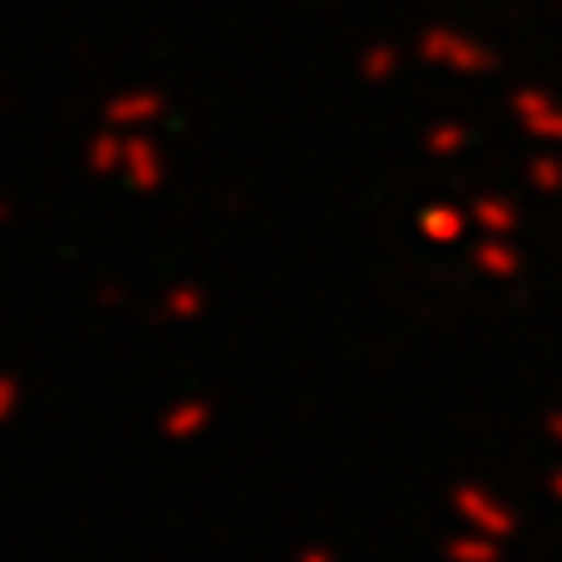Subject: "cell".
Wrapping results in <instances>:
<instances>
[{
	"label": "cell",
	"instance_id": "1",
	"mask_svg": "<svg viewBox=\"0 0 562 562\" xmlns=\"http://www.w3.org/2000/svg\"><path fill=\"white\" fill-rule=\"evenodd\" d=\"M15 400H20L15 380H10V375H0V419H10V409H15Z\"/></svg>",
	"mask_w": 562,
	"mask_h": 562
}]
</instances>
